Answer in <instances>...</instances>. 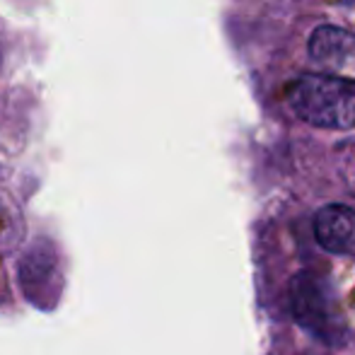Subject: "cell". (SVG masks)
<instances>
[{"label":"cell","instance_id":"6da1fadb","mask_svg":"<svg viewBox=\"0 0 355 355\" xmlns=\"http://www.w3.org/2000/svg\"><path fill=\"white\" fill-rule=\"evenodd\" d=\"M288 102L293 112L312 126H355V80L338 75H302L290 85Z\"/></svg>","mask_w":355,"mask_h":355},{"label":"cell","instance_id":"3957f363","mask_svg":"<svg viewBox=\"0 0 355 355\" xmlns=\"http://www.w3.org/2000/svg\"><path fill=\"white\" fill-rule=\"evenodd\" d=\"M314 237L327 252L348 254L355 249V211L348 206H327L314 218Z\"/></svg>","mask_w":355,"mask_h":355},{"label":"cell","instance_id":"7a4b0ae2","mask_svg":"<svg viewBox=\"0 0 355 355\" xmlns=\"http://www.w3.org/2000/svg\"><path fill=\"white\" fill-rule=\"evenodd\" d=\"M293 312L297 324L314 331L317 336L331 334V324L336 312L331 307V295L327 285L312 273H300L293 281Z\"/></svg>","mask_w":355,"mask_h":355},{"label":"cell","instance_id":"277c9868","mask_svg":"<svg viewBox=\"0 0 355 355\" xmlns=\"http://www.w3.org/2000/svg\"><path fill=\"white\" fill-rule=\"evenodd\" d=\"M309 53L329 71L343 68L355 53V39L336 27H319L309 39Z\"/></svg>","mask_w":355,"mask_h":355}]
</instances>
